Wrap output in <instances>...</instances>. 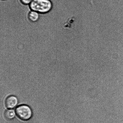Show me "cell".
I'll list each match as a JSON object with an SVG mask.
<instances>
[{
    "label": "cell",
    "instance_id": "52a82bcc",
    "mask_svg": "<svg viewBox=\"0 0 123 123\" xmlns=\"http://www.w3.org/2000/svg\"></svg>",
    "mask_w": 123,
    "mask_h": 123
},
{
    "label": "cell",
    "instance_id": "7a4b0ae2",
    "mask_svg": "<svg viewBox=\"0 0 123 123\" xmlns=\"http://www.w3.org/2000/svg\"><path fill=\"white\" fill-rule=\"evenodd\" d=\"M15 112L19 118L25 121L30 120L32 115L31 108L26 105H22L17 107Z\"/></svg>",
    "mask_w": 123,
    "mask_h": 123
},
{
    "label": "cell",
    "instance_id": "6da1fadb",
    "mask_svg": "<svg viewBox=\"0 0 123 123\" xmlns=\"http://www.w3.org/2000/svg\"><path fill=\"white\" fill-rule=\"evenodd\" d=\"M29 6L32 11L45 14L50 12L52 9L53 3L50 0H33Z\"/></svg>",
    "mask_w": 123,
    "mask_h": 123
},
{
    "label": "cell",
    "instance_id": "8992f818",
    "mask_svg": "<svg viewBox=\"0 0 123 123\" xmlns=\"http://www.w3.org/2000/svg\"><path fill=\"white\" fill-rule=\"evenodd\" d=\"M33 0H20L23 4L25 5H30Z\"/></svg>",
    "mask_w": 123,
    "mask_h": 123
},
{
    "label": "cell",
    "instance_id": "3957f363",
    "mask_svg": "<svg viewBox=\"0 0 123 123\" xmlns=\"http://www.w3.org/2000/svg\"><path fill=\"white\" fill-rule=\"evenodd\" d=\"M18 103V98L14 96H9L6 100L5 105L8 109H12L15 108Z\"/></svg>",
    "mask_w": 123,
    "mask_h": 123
},
{
    "label": "cell",
    "instance_id": "5b68a950",
    "mask_svg": "<svg viewBox=\"0 0 123 123\" xmlns=\"http://www.w3.org/2000/svg\"><path fill=\"white\" fill-rule=\"evenodd\" d=\"M15 113L14 110L12 109L7 110L5 111L4 116L8 120H12L15 117Z\"/></svg>",
    "mask_w": 123,
    "mask_h": 123
},
{
    "label": "cell",
    "instance_id": "277c9868",
    "mask_svg": "<svg viewBox=\"0 0 123 123\" xmlns=\"http://www.w3.org/2000/svg\"><path fill=\"white\" fill-rule=\"evenodd\" d=\"M28 18L29 20L32 22H36L39 19V13L34 11H31L29 13Z\"/></svg>",
    "mask_w": 123,
    "mask_h": 123
}]
</instances>
